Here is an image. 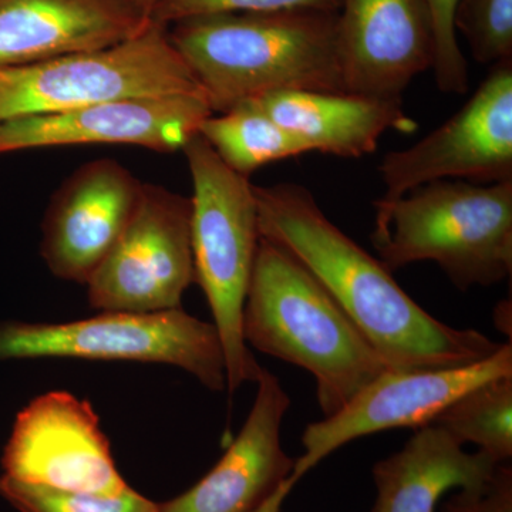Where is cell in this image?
I'll list each match as a JSON object with an SVG mask.
<instances>
[{
    "mask_svg": "<svg viewBox=\"0 0 512 512\" xmlns=\"http://www.w3.org/2000/svg\"><path fill=\"white\" fill-rule=\"evenodd\" d=\"M261 237L295 256L394 370L467 366L500 349L483 333L440 322L392 272L320 210L299 184L254 185Z\"/></svg>",
    "mask_w": 512,
    "mask_h": 512,
    "instance_id": "1",
    "label": "cell"
},
{
    "mask_svg": "<svg viewBox=\"0 0 512 512\" xmlns=\"http://www.w3.org/2000/svg\"><path fill=\"white\" fill-rule=\"evenodd\" d=\"M338 13H217L168 26V37L207 97L227 113L281 92L346 93Z\"/></svg>",
    "mask_w": 512,
    "mask_h": 512,
    "instance_id": "2",
    "label": "cell"
},
{
    "mask_svg": "<svg viewBox=\"0 0 512 512\" xmlns=\"http://www.w3.org/2000/svg\"><path fill=\"white\" fill-rule=\"evenodd\" d=\"M242 335L259 352L308 370L325 417L390 369L318 279L265 238L242 312Z\"/></svg>",
    "mask_w": 512,
    "mask_h": 512,
    "instance_id": "3",
    "label": "cell"
},
{
    "mask_svg": "<svg viewBox=\"0 0 512 512\" xmlns=\"http://www.w3.org/2000/svg\"><path fill=\"white\" fill-rule=\"evenodd\" d=\"M376 208L373 244L390 272L430 261L460 291L512 272V180H440Z\"/></svg>",
    "mask_w": 512,
    "mask_h": 512,
    "instance_id": "4",
    "label": "cell"
},
{
    "mask_svg": "<svg viewBox=\"0 0 512 512\" xmlns=\"http://www.w3.org/2000/svg\"><path fill=\"white\" fill-rule=\"evenodd\" d=\"M192 178L191 245L195 282L210 305L227 366V389L255 382L261 366L242 335V312L258 254L254 185L235 173L200 133L183 150Z\"/></svg>",
    "mask_w": 512,
    "mask_h": 512,
    "instance_id": "5",
    "label": "cell"
},
{
    "mask_svg": "<svg viewBox=\"0 0 512 512\" xmlns=\"http://www.w3.org/2000/svg\"><path fill=\"white\" fill-rule=\"evenodd\" d=\"M83 359L180 367L212 392L227 389V366L214 323L181 309L100 312L63 323L0 320V360Z\"/></svg>",
    "mask_w": 512,
    "mask_h": 512,
    "instance_id": "6",
    "label": "cell"
},
{
    "mask_svg": "<svg viewBox=\"0 0 512 512\" xmlns=\"http://www.w3.org/2000/svg\"><path fill=\"white\" fill-rule=\"evenodd\" d=\"M168 94L204 92L170 42L168 28L153 22L140 35L106 49L0 67V123Z\"/></svg>",
    "mask_w": 512,
    "mask_h": 512,
    "instance_id": "7",
    "label": "cell"
},
{
    "mask_svg": "<svg viewBox=\"0 0 512 512\" xmlns=\"http://www.w3.org/2000/svg\"><path fill=\"white\" fill-rule=\"evenodd\" d=\"M194 282L190 198L144 183L133 218L87 282L90 306L100 312L174 311L183 308Z\"/></svg>",
    "mask_w": 512,
    "mask_h": 512,
    "instance_id": "8",
    "label": "cell"
},
{
    "mask_svg": "<svg viewBox=\"0 0 512 512\" xmlns=\"http://www.w3.org/2000/svg\"><path fill=\"white\" fill-rule=\"evenodd\" d=\"M384 207L440 180L477 184L512 180V59L495 64L470 100L412 147L390 151L379 165Z\"/></svg>",
    "mask_w": 512,
    "mask_h": 512,
    "instance_id": "9",
    "label": "cell"
},
{
    "mask_svg": "<svg viewBox=\"0 0 512 512\" xmlns=\"http://www.w3.org/2000/svg\"><path fill=\"white\" fill-rule=\"evenodd\" d=\"M503 376H512L510 342L487 359L467 366L386 370L338 413L306 427L302 434L305 454L295 461L289 480L298 483L333 451L360 437L397 427L429 426L463 394Z\"/></svg>",
    "mask_w": 512,
    "mask_h": 512,
    "instance_id": "10",
    "label": "cell"
},
{
    "mask_svg": "<svg viewBox=\"0 0 512 512\" xmlns=\"http://www.w3.org/2000/svg\"><path fill=\"white\" fill-rule=\"evenodd\" d=\"M3 474L23 483L100 495L123 493L99 416L87 400L55 390L20 410L2 454Z\"/></svg>",
    "mask_w": 512,
    "mask_h": 512,
    "instance_id": "11",
    "label": "cell"
},
{
    "mask_svg": "<svg viewBox=\"0 0 512 512\" xmlns=\"http://www.w3.org/2000/svg\"><path fill=\"white\" fill-rule=\"evenodd\" d=\"M212 113L204 94L128 97L0 123V156L16 151L87 144H128L183 150Z\"/></svg>",
    "mask_w": 512,
    "mask_h": 512,
    "instance_id": "12",
    "label": "cell"
},
{
    "mask_svg": "<svg viewBox=\"0 0 512 512\" xmlns=\"http://www.w3.org/2000/svg\"><path fill=\"white\" fill-rule=\"evenodd\" d=\"M143 185L111 158L90 161L66 178L43 218L40 255L49 271L87 285L133 218Z\"/></svg>",
    "mask_w": 512,
    "mask_h": 512,
    "instance_id": "13",
    "label": "cell"
},
{
    "mask_svg": "<svg viewBox=\"0 0 512 512\" xmlns=\"http://www.w3.org/2000/svg\"><path fill=\"white\" fill-rule=\"evenodd\" d=\"M336 40L346 93L402 103L413 79L433 69L424 0H342Z\"/></svg>",
    "mask_w": 512,
    "mask_h": 512,
    "instance_id": "14",
    "label": "cell"
},
{
    "mask_svg": "<svg viewBox=\"0 0 512 512\" xmlns=\"http://www.w3.org/2000/svg\"><path fill=\"white\" fill-rule=\"evenodd\" d=\"M255 383L251 412L224 456L183 494L158 503V512H256L284 487L295 466L281 443L291 399L264 367Z\"/></svg>",
    "mask_w": 512,
    "mask_h": 512,
    "instance_id": "15",
    "label": "cell"
},
{
    "mask_svg": "<svg viewBox=\"0 0 512 512\" xmlns=\"http://www.w3.org/2000/svg\"><path fill=\"white\" fill-rule=\"evenodd\" d=\"M151 23L133 0H0V67L106 49Z\"/></svg>",
    "mask_w": 512,
    "mask_h": 512,
    "instance_id": "16",
    "label": "cell"
},
{
    "mask_svg": "<svg viewBox=\"0 0 512 512\" xmlns=\"http://www.w3.org/2000/svg\"><path fill=\"white\" fill-rule=\"evenodd\" d=\"M242 106L261 111L291 131L309 153L342 158L375 153L387 131L413 133L417 128L402 103L353 93H272Z\"/></svg>",
    "mask_w": 512,
    "mask_h": 512,
    "instance_id": "17",
    "label": "cell"
},
{
    "mask_svg": "<svg viewBox=\"0 0 512 512\" xmlns=\"http://www.w3.org/2000/svg\"><path fill=\"white\" fill-rule=\"evenodd\" d=\"M500 466L483 451L467 453L436 424L420 427L402 450L373 467L372 512H436L443 494L453 488L481 490Z\"/></svg>",
    "mask_w": 512,
    "mask_h": 512,
    "instance_id": "18",
    "label": "cell"
},
{
    "mask_svg": "<svg viewBox=\"0 0 512 512\" xmlns=\"http://www.w3.org/2000/svg\"><path fill=\"white\" fill-rule=\"evenodd\" d=\"M198 133L225 165L248 178L264 165L309 153L295 134L247 106L218 116L211 114L202 121Z\"/></svg>",
    "mask_w": 512,
    "mask_h": 512,
    "instance_id": "19",
    "label": "cell"
},
{
    "mask_svg": "<svg viewBox=\"0 0 512 512\" xmlns=\"http://www.w3.org/2000/svg\"><path fill=\"white\" fill-rule=\"evenodd\" d=\"M431 424L460 444H476L495 463H507L512 457V376L498 377L463 394Z\"/></svg>",
    "mask_w": 512,
    "mask_h": 512,
    "instance_id": "20",
    "label": "cell"
},
{
    "mask_svg": "<svg viewBox=\"0 0 512 512\" xmlns=\"http://www.w3.org/2000/svg\"><path fill=\"white\" fill-rule=\"evenodd\" d=\"M0 497L19 512H158V503L128 487L116 495L55 490L0 476Z\"/></svg>",
    "mask_w": 512,
    "mask_h": 512,
    "instance_id": "21",
    "label": "cell"
},
{
    "mask_svg": "<svg viewBox=\"0 0 512 512\" xmlns=\"http://www.w3.org/2000/svg\"><path fill=\"white\" fill-rule=\"evenodd\" d=\"M456 29L466 36L477 62L512 59V0H461Z\"/></svg>",
    "mask_w": 512,
    "mask_h": 512,
    "instance_id": "22",
    "label": "cell"
},
{
    "mask_svg": "<svg viewBox=\"0 0 512 512\" xmlns=\"http://www.w3.org/2000/svg\"><path fill=\"white\" fill-rule=\"evenodd\" d=\"M342 0H158L151 22L173 25L180 20L217 13H265L286 10H315L338 13Z\"/></svg>",
    "mask_w": 512,
    "mask_h": 512,
    "instance_id": "23",
    "label": "cell"
},
{
    "mask_svg": "<svg viewBox=\"0 0 512 512\" xmlns=\"http://www.w3.org/2000/svg\"><path fill=\"white\" fill-rule=\"evenodd\" d=\"M434 32V77L440 92L464 94L468 89V66L458 42L456 19L461 0H424Z\"/></svg>",
    "mask_w": 512,
    "mask_h": 512,
    "instance_id": "24",
    "label": "cell"
},
{
    "mask_svg": "<svg viewBox=\"0 0 512 512\" xmlns=\"http://www.w3.org/2000/svg\"><path fill=\"white\" fill-rule=\"evenodd\" d=\"M443 512H512V468L501 464L487 487L451 495Z\"/></svg>",
    "mask_w": 512,
    "mask_h": 512,
    "instance_id": "25",
    "label": "cell"
},
{
    "mask_svg": "<svg viewBox=\"0 0 512 512\" xmlns=\"http://www.w3.org/2000/svg\"><path fill=\"white\" fill-rule=\"evenodd\" d=\"M133 2L136 3L138 8L143 9L151 19V13H153L154 8H156L158 0H133Z\"/></svg>",
    "mask_w": 512,
    "mask_h": 512,
    "instance_id": "26",
    "label": "cell"
}]
</instances>
